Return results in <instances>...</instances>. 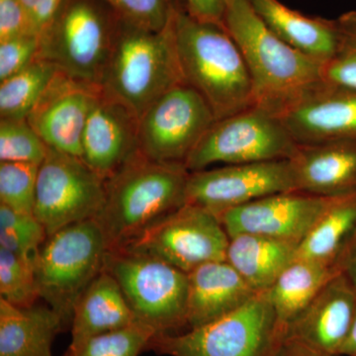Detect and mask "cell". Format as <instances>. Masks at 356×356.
<instances>
[{"instance_id":"cell-1","label":"cell","mask_w":356,"mask_h":356,"mask_svg":"<svg viewBox=\"0 0 356 356\" xmlns=\"http://www.w3.org/2000/svg\"><path fill=\"white\" fill-rule=\"evenodd\" d=\"M224 28L245 58L255 106L280 116L295 100L323 83L322 63L276 36L248 0H225Z\"/></svg>"},{"instance_id":"cell-2","label":"cell","mask_w":356,"mask_h":356,"mask_svg":"<svg viewBox=\"0 0 356 356\" xmlns=\"http://www.w3.org/2000/svg\"><path fill=\"white\" fill-rule=\"evenodd\" d=\"M184 83L197 91L216 120L254 106V89L242 51L221 25L175 7L170 21Z\"/></svg>"},{"instance_id":"cell-3","label":"cell","mask_w":356,"mask_h":356,"mask_svg":"<svg viewBox=\"0 0 356 356\" xmlns=\"http://www.w3.org/2000/svg\"><path fill=\"white\" fill-rule=\"evenodd\" d=\"M189 172L181 163H159L139 151L105 180V201L95 221L108 250L187 203Z\"/></svg>"},{"instance_id":"cell-4","label":"cell","mask_w":356,"mask_h":356,"mask_svg":"<svg viewBox=\"0 0 356 356\" xmlns=\"http://www.w3.org/2000/svg\"><path fill=\"white\" fill-rule=\"evenodd\" d=\"M184 83L170 22L156 32L119 19L100 83L107 97L140 120L159 97Z\"/></svg>"},{"instance_id":"cell-5","label":"cell","mask_w":356,"mask_h":356,"mask_svg":"<svg viewBox=\"0 0 356 356\" xmlns=\"http://www.w3.org/2000/svg\"><path fill=\"white\" fill-rule=\"evenodd\" d=\"M286 337L264 292L203 327L156 334L147 350L170 356H275Z\"/></svg>"},{"instance_id":"cell-6","label":"cell","mask_w":356,"mask_h":356,"mask_svg":"<svg viewBox=\"0 0 356 356\" xmlns=\"http://www.w3.org/2000/svg\"><path fill=\"white\" fill-rule=\"evenodd\" d=\"M118 22L102 0H65L40 36L37 58L67 76L100 86Z\"/></svg>"},{"instance_id":"cell-7","label":"cell","mask_w":356,"mask_h":356,"mask_svg":"<svg viewBox=\"0 0 356 356\" xmlns=\"http://www.w3.org/2000/svg\"><path fill=\"white\" fill-rule=\"evenodd\" d=\"M108 252L95 220L70 225L47 238L36 261L40 297L72 325L77 300L102 273Z\"/></svg>"},{"instance_id":"cell-8","label":"cell","mask_w":356,"mask_h":356,"mask_svg":"<svg viewBox=\"0 0 356 356\" xmlns=\"http://www.w3.org/2000/svg\"><path fill=\"white\" fill-rule=\"evenodd\" d=\"M103 269L118 282L137 322L156 334H177L187 327V273L122 250L107 252Z\"/></svg>"},{"instance_id":"cell-9","label":"cell","mask_w":356,"mask_h":356,"mask_svg":"<svg viewBox=\"0 0 356 356\" xmlns=\"http://www.w3.org/2000/svg\"><path fill=\"white\" fill-rule=\"evenodd\" d=\"M298 146L277 114L254 105L215 121L184 165L191 172L215 165L283 161Z\"/></svg>"},{"instance_id":"cell-10","label":"cell","mask_w":356,"mask_h":356,"mask_svg":"<svg viewBox=\"0 0 356 356\" xmlns=\"http://www.w3.org/2000/svg\"><path fill=\"white\" fill-rule=\"evenodd\" d=\"M229 243L214 213L186 203L117 250L153 257L189 273L208 262L226 261Z\"/></svg>"},{"instance_id":"cell-11","label":"cell","mask_w":356,"mask_h":356,"mask_svg":"<svg viewBox=\"0 0 356 356\" xmlns=\"http://www.w3.org/2000/svg\"><path fill=\"white\" fill-rule=\"evenodd\" d=\"M105 201V180L79 156L55 151L39 166L34 216L47 235L95 220Z\"/></svg>"},{"instance_id":"cell-12","label":"cell","mask_w":356,"mask_h":356,"mask_svg":"<svg viewBox=\"0 0 356 356\" xmlns=\"http://www.w3.org/2000/svg\"><path fill=\"white\" fill-rule=\"evenodd\" d=\"M215 121L202 96L186 83L179 84L140 117L138 151L159 163L184 165Z\"/></svg>"},{"instance_id":"cell-13","label":"cell","mask_w":356,"mask_h":356,"mask_svg":"<svg viewBox=\"0 0 356 356\" xmlns=\"http://www.w3.org/2000/svg\"><path fill=\"white\" fill-rule=\"evenodd\" d=\"M296 191L289 159L227 165L189 173L187 203L215 215L271 194Z\"/></svg>"},{"instance_id":"cell-14","label":"cell","mask_w":356,"mask_h":356,"mask_svg":"<svg viewBox=\"0 0 356 356\" xmlns=\"http://www.w3.org/2000/svg\"><path fill=\"white\" fill-rule=\"evenodd\" d=\"M332 198L297 191L281 192L224 211L217 217L229 238L252 234L299 245Z\"/></svg>"},{"instance_id":"cell-15","label":"cell","mask_w":356,"mask_h":356,"mask_svg":"<svg viewBox=\"0 0 356 356\" xmlns=\"http://www.w3.org/2000/svg\"><path fill=\"white\" fill-rule=\"evenodd\" d=\"M100 95V86L58 70L27 120L48 147L81 159L84 128Z\"/></svg>"},{"instance_id":"cell-16","label":"cell","mask_w":356,"mask_h":356,"mask_svg":"<svg viewBox=\"0 0 356 356\" xmlns=\"http://www.w3.org/2000/svg\"><path fill=\"white\" fill-rule=\"evenodd\" d=\"M280 117L298 145L356 140V90L320 83Z\"/></svg>"},{"instance_id":"cell-17","label":"cell","mask_w":356,"mask_h":356,"mask_svg":"<svg viewBox=\"0 0 356 356\" xmlns=\"http://www.w3.org/2000/svg\"><path fill=\"white\" fill-rule=\"evenodd\" d=\"M139 121L102 90L84 128L81 159L106 180L138 151Z\"/></svg>"},{"instance_id":"cell-18","label":"cell","mask_w":356,"mask_h":356,"mask_svg":"<svg viewBox=\"0 0 356 356\" xmlns=\"http://www.w3.org/2000/svg\"><path fill=\"white\" fill-rule=\"evenodd\" d=\"M355 313V289L343 274L337 273L290 325L287 336L322 353L341 356Z\"/></svg>"},{"instance_id":"cell-19","label":"cell","mask_w":356,"mask_h":356,"mask_svg":"<svg viewBox=\"0 0 356 356\" xmlns=\"http://www.w3.org/2000/svg\"><path fill=\"white\" fill-rule=\"evenodd\" d=\"M289 161L297 191L321 197L356 191V140L299 145Z\"/></svg>"},{"instance_id":"cell-20","label":"cell","mask_w":356,"mask_h":356,"mask_svg":"<svg viewBox=\"0 0 356 356\" xmlns=\"http://www.w3.org/2000/svg\"><path fill=\"white\" fill-rule=\"evenodd\" d=\"M187 277L188 330L233 313L259 294L227 261L202 264L187 273Z\"/></svg>"},{"instance_id":"cell-21","label":"cell","mask_w":356,"mask_h":356,"mask_svg":"<svg viewBox=\"0 0 356 356\" xmlns=\"http://www.w3.org/2000/svg\"><path fill=\"white\" fill-rule=\"evenodd\" d=\"M136 322L118 282L103 269L74 306L70 325L72 343L67 353H74L91 337Z\"/></svg>"},{"instance_id":"cell-22","label":"cell","mask_w":356,"mask_h":356,"mask_svg":"<svg viewBox=\"0 0 356 356\" xmlns=\"http://www.w3.org/2000/svg\"><path fill=\"white\" fill-rule=\"evenodd\" d=\"M257 15L281 40L325 64L334 54L337 20L311 17L280 0H248Z\"/></svg>"},{"instance_id":"cell-23","label":"cell","mask_w":356,"mask_h":356,"mask_svg":"<svg viewBox=\"0 0 356 356\" xmlns=\"http://www.w3.org/2000/svg\"><path fill=\"white\" fill-rule=\"evenodd\" d=\"M64 330L47 304L20 308L0 299V356H53L54 339Z\"/></svg>"},{"instance_id":"cell-24","label":"cell","mask_w":356,"mask_h":356,"mask_svg":"<svg viewBox=\"0 0 356 356\" xmlns=\"http://www.w3.org/2000/svg\"><path fill=\"white\" fill-rule=\"evenodd\" d=\"M296 243L241 234L229 238L226 261L255 292L269 289L295 259Z\"/></svg>"},{"instance_id":"cell-25","label":"cell","mask_w":356,"mask_h":356,"mask_svg":"<svg viewBox=\"0 0 356 356\" xmlns=\"http://www.w3.org/2000/svg\"><path fill=\"white\" fill-rule=\"evenodd\" d=\"M356 233V191L332 198L329 207L299 243L295 259L337 267Z\"/></svg>"},{"instance_id":"cell-26","label":"cell","mask_w":356,"mask_h":356,"mask_svg":"<svg viewBox=\"0 0 356 356\" xmlns=\"http://www.w3.org/2000/svg\"><path fill=\"white\" fill-rule=\"evenodd\" d=\"M339 273L337 267L305 259H294L266 292L281 324L290 325L314 298Z\"/></svg>"},{"instance_id":"cell-27","label":"cell","mask_w":356,"mask_h":356,"mask_svg":"<svg viewBox=\"0 0 356 356\" xmlns=\"http://www.w3.org/2000/svg\"><path fill=\"white\" fill-rule=\"evenodd\" d=\"M58 69L36 58L14 76L0 81V118L27 119Z\"/></svg>"},{"instance_id":"cell-28","label":"cell","mask_w":356,"mask_h":356,"mask_svg":"<svg viewBox=\"0 0 356 356\" xmlns=\"http://www.w3.org/2000/svg\"><path fill=\"white\" fill-rule=\"evenodd\" d=\"M48 235L34 214L17 212L0 204V248L36 266Z\"/></svg>"},{"instance_id":"cell-29","label":"cell","mask_w":356,"mask_h":356,"mask_svg":"<svg viewBox=\"0 0 356 356\" xmlns=\"http://www.w3.org/2000/svg\"><path fill=\"white\" fill-rule=\"evenodd\" d=\"M336 20V49L322 65L323 83L356 90V10L343 13Z\"/></svg>"},{"instance_id":"cell-30","label":"cell","mask_w":356,"mask_h":356,"mask_svg":"<svg viewBox=\"0 0 356 356\" xmlns=\"http://www.w3.org/2000/svg\"><path fill=\"white\" fill-rule=\"evenodd\" d=\"M34 264L0 248V299L27 308L41 299Z\"/></svg>"},{"instance_id":"cell-31","label":"cell","mask_w":356,"mask_h":356,"mask_svg":"<svg viewBox=\"0 0 356 356\" xmlns=\"http://www.w3.org/2000/svg\"><path fill=\"white\" fill-rule=\"evenodd\" d=\"M49 147L27 119L0 118V161L40 165Z\"/></svg>"},{"instance_id":"cell-32","label":"cell","mask_w":356,"mask_h":356,"mask_svg":"<svg viewBox=\"0 0 356 356\" xmlns=\"http://www.w3.org/2000/svg\"><path fill=\"white\" fill-rule=\"evenodd\" d=\"M156 332L140 322L91 337L74 353L65 356H138L147 350Z\"/></svg>"},{"instance_id":"cell-33","label":"cell","mask_w":356,"mask_h":356,"mask_svg":"<svg viewBox=\"0 0 356 356\" xmlns=\"http://www.w3.org/2000/svg\"><path fill=\"white\" fill-rule=\"evenodd\" d=\"M39 166L0 163V204L17 212L34 214Z\"/></svg>"},{"instance_id":"cell-34","label":"cell","mask_w":356,"mask_h":356,"mask_svg":"<svg viewBox=\"0 0 356 356\" xmlns=\"http://www.w3.org/2000/svg\"><path fill=\"white\" fill-rule=\"evenodd\" d=\"M119 19L149 31H163L175 10L172 0H102Z\"/></svg>"},{"instance_id":"cell-35","label":"cell","mask_w":356,"mask_h":356,"mask_svg":"<svg viewBox=\"0 0 356 356\" xmlns=\"http://www.w3.org/2000/svg\"><path fill=\"white\" fill-rule=\"evenodd\" d=\"M40 37L21 35L0 41V81L26 69L38 57Z\"/></svg>"},{"instance_id":"cell-36","label":"cell","mask_w":356,"mask_h":356,"mask_svg":"<svg viewBox=\"0 0 356 356\" xmlns=\"http://www.w3.org/2000/svg\"><path fill=\"white\" fill-rule=\"evenodd\" d=\"M26 34L34 33L20 0H0V41Z\"/></svg>"},{"instance_id":"cell-37","label":"cell","mask_w":356,"mask_h":356,"mask_svg":"<svg viewBox=\"0 0 356 356\" xmlns=\"http://www.w3.org/2000/svg\"><path fill=\"white\" fill-rule=\"evenodd\" d=\"M186 4L192 17L224 27L225 0H186Z\"/></svg>"},{"instance_id":"cell-38","label":"cell","mask_w":356,"mask_h":356,"mask_svg":"<svg viewBox=\"0 0 356 356\" xmlns=\"http://www.w3.org/2000/svg\"><path fill=\"white\" fill-rule=\"evenodd\" d=\"M64 1L65 0H37L29 15L30 24L35 35L41 36L42 33L55 19Z\"/></svg>"},{"instance_id":"cell-39","label":"cell","mask_w":356,"mask_h":356,"mask_svg":"<svg viewBox=\"0 0 356 356\" xmlns=\"http://www.w3.org/2000/svg\"><path fill=\"white\" fill-rule=\"evenodd\" d=\"M337 269L350 281L356 291V233L337 261Z\"/></svg>"},{"instance_id":"cell-40","label":"cell","mask_w":356,"mask_h":356,"mask_svg":"<svg viewBox=\"0 0 356 356\" xmlns=\"http://www.w3.org/2000/svg\"><path fill=\"white\" fill-rule=\"evenodd\" d=\"M275 356H336L312 348L303 341L287 336Z\"/></svg>"},{"instance_id":"cell-41","label":"cell","mask_w":356,"mask_h":356,"mask_svg":"<svg viewBox=\"0 0 356 356\" xmlns=\"http://www.w3.org/2000/svg\"><path fill=\"white\" fill-rule=\"evenodd\" d=\"M341 356H356V313L350 334L341 348Z\"/></svg>"},{"instance_id":"cell-42","label":"cell","mask_w":356,"mask_h":356,"mask_svg":"<svg viewBox=\"0 0 356 356\" xmlns=\"http://www.w3.org/2000/svg\"><path fill=\"white\" fill-rule=\"evenodd\" d=\"M23 7H24L26 13L28 16L31 13L32 9L34 8L35 4H36L37 0H20Z\"/></svg>"}]
</instances>
